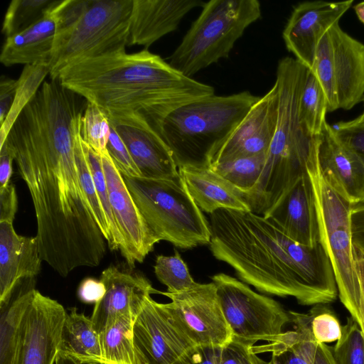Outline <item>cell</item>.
Returning a JSON list of instances; mask_svg holds the SVG:
<instances>
[{"mask_svg":"<svg viewBox=\"0 0 364 364\" xmlns=\"http://www.w3.org/2000/svg\"><path fill=\"white\" fill-rule=\"evenodd\" d=\"M75 134L63 122L41 119L10 133L4 142L31 195L41 257L62 277L98 266L106 252L80 183Z\"/></svg>","mask_w":364,"mask_h":364,"instance_id":"cell-1","label":"cell"},{"mask_svg":"<svg viewBox=\"0 0 364 364\" xmlns=\"http://www.w3.org/2000/svg\"><path fill=\"white\" fill-rule=\"evenodd\" d=\"M210 248L239 279L262 293L292 296L304 306L328 304L338 296L323 245H301L263 215L219 209L210 214Z\"/></svg>","mask_w":364,"mask_h":364,"instance_id":"cell-2","label":"cell"},{"mask_svg":"<svg viewBox=\"0 0 364 364\" xmlns=\"http://www.w3.org/2000/svg\"><path fill=\"white\" fill-rule=\"evenodd\" d=\"M54 79L107 116L136 114L155 131L173 110L215 95L213 87L185 76L145 48L74 61Z\"/></svg>","mask_w":364,"mask_h":364,"instance_id":"cell-3","label":"cell"},{"mask_svg":"<svg viewBox=\"0 0 364 364\" xmlns=\"http://www.w3.org/2000/svg\"><path fill=\"white\" fill-rule=\"evenodd\" d=\"M309 69L285 57L277 65L276 131L257 183L244 197L251 211L263 215L308 169L318 162L320 135L309 133L299 120L301 95Z\"/></svg>","mask_w":364,"mask_h":364,"instance_id":"cell-4","label":"cell"},{"mask_svg":"<svg viewBox=\"0 0 364 364\" xmlns=\"http://www.w3.org/2000/svg\"><path fill=\"white\" fill-rule=\"evenodd\" d=\"M259 98L248 91L203 97L171 112L156 132L170 149L178 168L208 166L210 155Z\"/></svg>","mask_w":364,"mask_h":364,"instance_id":"cell-5","label":"cell"},{"mask_svg":"<svg viewBox=\"0 0 364 364\" xmlns=\"http://www.w3.org/2000/svg\"><path fill=\"white\" fill-rule=\"evenodd\" d=\"M124 183L153 236L175 247L191 249L209 244V222L180 176L150 179L123 176Z\"/></svg>","mask_w":364,"mask_h":364,"instance_id":"cell-6","label":"cell"},{"mask_svg":"<svg viewBox=\"0 0 364 364\" xmlns=\"http://www.w3.org/2000/svg\"><path fill=\"white\" fill-rule=\"evenodd\" d=\"M169 58V64L191 77L229 56L245 30L261 16L257 0H211Z\"/></svg>","mask_w":364,"mask_h":364,"instance_id":"cell-7","label":"cell"},{"mask_svg":"<svg viewBox=\"0 0 364 364\" xmlns=\"http://www.w3.org/2000/svg\"><path fill=\"white\" fill-rule=\"evenodd\" d=\"M133 0H87L78 17L56 34L51 79L65 65L125 50Z\"/></svg>","mask_w":364,"mask_h":364,"instance_id":"cell-8","label":"cell"},{"mask_svg":"<svg viewBox=\"0 0 364 364\" xmlns=\"http://www.w3.org/2000/svg\"><path fill=\"white\" fill-rule=\"evenodd\" d=\"M211 279L232 340L251 346L258 341L274 342L291 323L289 311L279 302L256 293L245 282L224 273Z\"/></svg>","mask_w":364,"mask_h":364,"instance_id":"cell-9","label":"cell"},{"mask_svg":"<svg viewBox=\"0 0 364 364\" xmlns=\"http://www.w3.org/2000/svg\"><path fill=\"white\" fill-rule=\"evenodd\" d=\"M308 173L316 196L321 243L331 261L342 301L355 296L360 289L353 255L352 205L326 182L318 162L311 166Z\"/></svg>","mask_w":364,"mask_h":364,"instance_id":"cell-10","label":"cell"},{"mask_svg":"<svg viewBox=\"0 0 364 364\" xmlns=\"http://www.w3.org/2000/svg\"><path fill=\"white\" fill-rule=\"evenodd\" d=\"M161 294L171 299L166 304L178 326L196 345L224 347L232 339L224 316L216 286L196 283L177 293Z\"/></svg>","mask_w":364,"mask_h":364,"instance_id":"cell-11","label":"cell"},{"mask_svg":"<svg viewBox=\"0 0 364 364\" xmlns=\"http://www.w3.org/2000/svg\"><path fill=\"white\" fill-rule=\"evenodd\" d=\"M66 314L58 301L34 289L19 327L11 364H55Z\"/></svg>","mask_w":364,"mask_h":364,"instance_id":"cell-12","label":"cell"},{"mask_svg":"<svg viewBox=\"0 0 364 364\" xmlns=\"http://www.w3.org/2000/svg\"><path fill=\"white\" fill-rule=\"evenodd\" d=\"M136 364H173L196 346L176 323L166 304L151 296L133 325Z\"/></svg>","mask_w":364,"mask_h":364,"instance_id":"cell-13","label":"cell"},{"mask_svg":"<svg viewBox=\"0 0 364 364\" xmlns=\"http://www.w3.org/2000/svg\"><path fill=\"white\" fill-rule=\"evenodd\" d=\"M112 211L123 240L121 255L130 267L141 263L158 242L107 151L100 154Z\"/></svg>","mask_w":364,"mask_h":364,"instance_id":"cell-14","label":"cell"},{"mask_svg":"<svg viewBox=\"0 0 364 364\" xmlns=\"http://www.w3.org/2000/svg\"><path fill=\"white\" fill-rule=\"evenodd\" d=\"M277 119L278 92L274 83L210 155L208 166L237 158L267 154L276 131Z\"/></svg>","mask_w":364,"mask_h":364,"instance_id":"cell-15","label":"cell"},{"mask_svg":"<svg viewBox=\"0 0 364 364\" xmlns=\"http://www.w3.org/2000/svg\"><path fill=\"white\" fill-rule=\"evenodd\" d=\"M353 0L305 1L296 5L283 31L288 50L299 62L314 70L316 50L323 36L350 9Z\"/></svg>","mask_w":364,"mask_h":364,"instance_id":"cell-16","label":"cell"},{"mask_svg":"<svg viewBox=\"0 0 364 364\" xmlns=\"http://www.w3.org/2000/svg\"><path fill=\"white\" fill-rule=\"evenodd\" d=\"M107 117L129 150L141 178L174 179L180 176L170 149L143 118L133 114Z\"/></svg>","mask_w":364,"mask_h":364,"instance_id":"cell-17","label":"cell"},{"mask_svg":"<svg viewBox=\"0 0 364 364\" xmlns=\"http://www.w3.org/2000/svg\"><path fill=\"white\" fill-rule=\"evenodd\" d=\"M263 216L301 245L314 247L321 242L316 196L309 173L289 188Z\"/></svg>","mask_w":364,"mask_h":364,"instance_id":"cell-18","label":"cell"},{"mask_svg":"<svg viewBox=\"0 0 364 364\" xmlns=\"http://www.w3.org/2000/svg\"><path fill=\"white\" fill-rule=\"evenodd\" d=\"M106 288L103 298L95 304L91 320L100 334L117 316H132L134 320L146 298L158 293L143 274L111 265L101 274Z\"/></svg>","mask_w":364,"mask_h":364,"instance_id":"cell-19","label":"cell"},{"mask_svg":"<svg viewBox=\"0 0 364 364\" xmlns=\"http://www.w3.org/2000/svg\"><path fill=\"white\" fill-rule=\"evenodd\" d=\"M318 164L326 182L352 205L364 200V164L340 143L327 122L320 134Z\"/></svg>","mask_w":364,"mask_h":364,"instance_id":"cell-20","label":"cell"},{"mask_svg":"<svg viewBox=\"0 0 364 364\" xmlns=\"http://www.w3.org/2000/svg\"><path fill=\"white\" fill-rule=\"evenodd\" d=\"M204 4L199 0H133L127 46L147 49L175 31L189 11Z\"/></svg>","mask_w":364,"mask_h":364,"instance_id":"cell-21","label":"cell"},{"mask_svg":"<svg viewBox=\"0 0 364 364\" xmlns=\"http://www.w3.org/2000/svg\"><path fill=\"white\" fill-rule=\"evenodd\" d=\"M38 238L18 235L13 223L0 222V305L7 302L22 279L41 269Z\"/></svg>","mask_w":364,"mask_h":364,"instance_id":"cell-22","label":"cell"},{"mask_svg":"<svg viewBox=\"0 0 364 364\" xmlns=\"http://www.w3.org/2000/svg\"><path fill=\"white\" fill-rule=\"evenodd\" d=\"M328 31L338 107L349 110L364 97V44L345 32L338 23Z\"/></svg>","mask_w":364,"mask_h":364,"instance_id":"cell-23","label":"cell"},{"mask_svg":"<svg viewBox=\"0 0 364 364\" xmlns=\"http://www.w3.org/2000/svg\"><path fill=\"white\" fill-rule=\"evenodd\" d=\"M54 6L28 28L6 38L0 55L4 65L46 64L49 66L58 28Z\"/></svg>","mask_w":364,"mask_h":364,"instance_id":"cell-24","label":"cell"},{"mask_svg":"<svg viewBox=\"0 0 364 364\" xmlns=\"http://www.w3.org/2000/svg\"><path fill=\"white\" fill-rule=\"evenodd\" d=\"M178 172L195 203L209 215L219 209L251 211L243 193L210 167L186 166Z\"/></svg>","mask_w":364,"mask_h":364,"instance_id":"cell-25","label":"cell"},{"mask_svg":"<svg viewBox=\"0 0 364 364\" xmlns=\"http://www.w3.org/2000/svg\"><path fill=\"white\" fill-rule=\"evenodd\" d=\"M294 330L283 332L274 342L252 346L256 354L272 353L274 364H312L317 343L311 328V314L288 311Z\"/></svg>","mask_w":364,"mask_h":364,"instance_id":"cell-26","label":"cell"},{"mask_svg":"<svg viewBox=\"0 0 364 364\" xmlns=\"http://www.w3.org/2000/svg\"><path fill=\"white\" fill-rule=\"evenodd\" d=\"M59 353L71 357L81 364H102L100 335L91 318L75 308L67 313L61 333Z\"/></svg>","mask_w":364,"mask_h":364,"instance_id":"cell-27","label":"cell"},{"mask_svg":"<svg viewBox=\"0 0 364 364\" xmlns=\"http://www.w3.org/2000/svg\"><path fill=\"white\" fill-rule=\"evenodd\" d=\"M134 318L121 315L114 318L99 334L102 364H136L133 339Z\"/></svg>","mask_w":364,"mask_h":364,"instance_id":"cell-28","label":"cell"},{"mask_svg":"<svg viewBox=\"0 0 364 364\" xmlns=\"http://www.w3.org/2000/svg\"><path fill=\"white\" fill-rule=\"evenodd\" d=\"M34 288L21 291L0 305V364H11L19 327Z\"/></svg>","mask_w":364,"mask_h":364,"instance_id":"cell-29","label":"cell"},{"mask_svg":"<svg viewBox=\"0 0 364 364\" xmlns=\"http://www.w3.org/2000/svg\"><path fill=\"white\" fill-rule=\"evenodd\" d=\"M328 102L314 72L309 70L299 102V120L306 131L319 136L326 123Z\"/></svg>","mask_w":364,"mask_h":364,"instance_id":"cell-30","label":"cell"},{"mask_svg":"<svg viewBox=\"0 0 364 364\" xmlns=\"http://www.w3.org/2000/svg\"><path fill=\"white\" fill-rule=\"evenodd\" d=\"M48 65H25L19 78L15 98L11 110L0 129V147L23 109L32 100L41 86V82L49 74Z\"/></svg>","mask_w":364,"mask_h":364,"instance_id":"cell-31","label":"cell"},{"mask_svg":"<svg viewBox=\"0 0 364 364\" xmlns=\"http://www.w3.org/2000/svg\"><path fill=\"white\" fill-rule=\"evenodd\" d=\"M266 156L267 154H261L237 158L210 168L245 193L257 183L264 166Z\"/></svg>","mask_w":364,"mask_h":364,"instance_id":"cell-32","label":"cell"},{"mask_svg":"<svg viewBox=\"0 0 364 364\" xmlns=\"http://www.w3.org/2000/svg\"><path fill=\"white\" fill-rule=\"evenodd\" d=\"M58 0H13L4 16L2 33L6 38L28 28L39 21Z\"/></svg>","mask_w":364,"mask_h":364,"instance_id":"cell-33","label":"cell"},{"mask_svg":"<svg viewBox=\"0 0 364 364\" xmlns=\"http://www.w3.org/2000/svg\"><path fill=\"white\" fill-rule=\"evenodd\" d=\"M75 155L82 190L91 208L96 223L105 240L108 242L109 240V230L107 219L99 198L83 146L81 136V124L75 134Z\"/></svg>","mask_w":364,"mask_h":364,"instance_id":"cell-34","label":"cell"},{"mask_svg":"<svg viewBox=\"0 0 364 364\" xmlns=\"http://www.w3.org/2000/svg\"><path fill=\"white\" fill-rule=\"evenodd\" d=\"M82 144L97 192L107 219L109 230V240L107 242L109 247L111 250L120 251L122 248L123 240L112 211L101 156L83 140Z\"/></svg>","mask_w":364,"mask_h":364,"instance_id":"cell-35","label":"cell"},{"mask_svg":"<svg viewBox=\"0 0 364 364\" xmlns=\"http://www.w3.org/2000/svg\"><path fill=\"white\" fill-rule=\"evenodd\" d=\"M154 269L156 278L167 287V292L169 293L184 291L197 283L176 250L173 256H157Z\"/></svg>","mask_w":364,"mask_h":364,"instance_id":"cell-36","label":"cell"},{"mask_svg":"<svg viewBox=\"0 0 364 364\" xmlns=\"http://www.w3.org/2000/svg\"><path fill=\"white\" fill-rule=\"evenodd\" d=\"M111 125L106 113L97 105L87 102L81 119L82 140L97 154L107 151Z\"/></svg>","mask_w":364,"mask_h":364,"instance_id":"cell-37","label":"cell"},{"mask_svg":"<svg viewBox=\"0 0 364 364\" xmlns=\"http://www.w3.org/2000/svg\"><path fill=\"white\" fill-rule=\"evenodd\" d=\"M312 71L316 73L326 95L328 112L339 109L333 69V48L328 31L323 36L318 43Z\"/></svg>","mask_w":364,"mask_h":364,"instance_id":"cell-38","label":"cell"},{"mask_svg":"<svg viewBox=\"0 0 364 364\" xmlns=\"http://www.w3.org/2000/svg\"><path fill=\"white\" fill-rule=\"evenodd\" d=\"M336 364H364V336L350 316L342 326L340 338L332 347Z\"/></svg>","mask_w":364,"mask_h":364,"instance_id":"cell-39","label":"cell"},{"mask_svg":"<svg viewBox=\"0 0 364 364\" xmlns=\"http://www.w3.org/2000/svg\"><path fill=\"white\" fill-rule=\"evenodd\" d=\"M326 305H314L309 310L311 332L317 343H333L341 336L342 326L336 314Z\"/></svg>","mask_w":364,"mask_h":364,"instance_id":"cell-40","label":"cell"},{"mask_svg":"<svg viewBox=\"0 0 364 364\" xmlns=\"http://www.w3.org/2000/svg\"><path fill=\"white\" fill-rule=\"evenodd\" d=\"M107 151L122 175L129 177H141L129 150L112 125Z\"/></svg>","mask_w":364,"mask_h":364,"instance_id":"cell-41","label":"cell"},{"mask_svg":"<svg viewBox=\"0 0 364 364\" xmlns=\"http://www.w3.org/2000/svg\"><path fill=\"white\" fill-rule=\"evenodd\" d=\"M333 128L340 143L364 164V122H340Z\"/></svg>","mask_w":364,"mask_h":364,"instance_id":"cell-42","label":"cell"},{"mask_svg":"<svg viewBox=\"0 0 364 364\" xmlns=\"http://www.w3.org/2000/svg\"><path fill=\"white\" fill-rule=\"evenodd\" d=\"M353 255L360 290L357 295L341 303L356 321L364 336V251L353 245Z\"/></svg>","mask_w":364,"mask_h":364,"instance_id":"cell-43","label":"cell"},{"mask_svg":"<svg viewBox=\"0 0 364 364\" xmlns=\"http://www.w3.org/2000/svg\"><path fill=\"white\" fill-rule=\"evenodd\" d=\"M253 346L232 340L223 347L220 364H274L266 361L253 352Z\"/></svg>","mask_w":364,"mask_h":364,"instance_id":"cell-44","label":"cell"},{"mask_svg":"<svg viewBox=\"0 0 364 364\" xmlns=\"http://www.w3.org/2000/svg\"><path fill=\"white\" fill-rule=\"evenodd\" d=\"M223 347L196 345L173 364H220Z\"/></svg>","mask_w":364,"mask_h":364,"instance_id":"cell-45","label":"cell"},{"mask_svg":"<svg viewBox=\"0 0 364 364\" xmlns=\"http://www.w3.org/2000/svg\"><path fill=\"white\" fill-rule=\"evenodd\" d=\"M18 209L15 186L9 183L0 190V222L13 223Z\"/></svg>","mask_w":364,"mask_h":364,"instance_id":"cell-46","label":"cell"},{"mask_svg":"<svg viewBox=\"0 0 364 364\" xmlns=\"http://www.w3.org/2000/svg\"><path fill=\"white\" fill-rule=\"evenodd\" d=\"M18 80L1 76L0 81V125L7 117L12 107L16 90Z\"/></svg>","mask_w":364,"mask_h":364,"instance_id":"cell-47","label":"cell"},{"mask_svg":"<svg viewBox=\"0 0 364 364\" xmlns=\"http://www.w3.org/2000/svg\"><path fill=\"white\" fill-rule=\"evenodd\" d=\"M105 292V286L100 279L86 278L80 283L77 295L81 301L96 304L103 298Z\"/></svg>","mask_w":364,"mask_h":364,"instance_id":"cell-48","label":"cell"},{"mask_svg":"<svg viewBox=\"0 0 364 364\" xmlns=\"http://www.w3.org/2000/svg\"><path fill=\"white\" fill-rule=\"evenodd\" d=\"M14 161V158L11 149L4 144L0 147V190L10 183Z\"/></svg>","mask_w":364,"mask_h":364,"instance_id":"cell-49","label":"cell"},{"mask_svg":"<svg viewBox=\"0 0 364 364\" xmlns=\"http://www.w3.org/2000/svg\"><path fill=\"white\" fill-rule=\"evenodd\" d=\"M350 220L353 245L364 251V208L352 210Z\"/></svg>","mask_w":364,"mask_h":364,"instance_id":"cell-50","label":"cell"},{"mask_svg":"<svg viewBox=\"0 0 364 364\" xmlns=\"http://www.w3.org/2000/svg\"><path fill=\"white\" fill-rule=\"evenodd\" d=\"M312 364H336L332 353V347L326 343H317Z\"/></svg>","mask_w":364,"mask_h":364,"instance_id":"cell-51","label":"cell"},{"mask_svg":"<svg viewBox=\"0 0 364 364\" xmlns=\"http://www.w3.org/2000/svg\"><path fill=\"white\" fill-rule=\"evenodd\" d=\"M55 364H81L71 357L59 353L57 356Z\"/></svg>","mask_w":364,"mask_h":364,"instance_id":"cell-52","label":"cell"},{"mask_svg":"<svg viewBox=\"0 0 364 364\" xmlns=\"http://www.w3.org/2000/svg\"><path fill=\"white\" fill-rule=\"evenodd\" d=\"M353 9L358 19L364 24V1L355 5Z\"/></svg>","mask_w":364,"mask_h":364,"instance_id":"cell-53","label":"cell"},{"mask_svg":"<svg viewBox=\"0 0 364 364\" xmlns=\"http://www.w3.org/2000/svg\"><path fill=\"white\" fill-rule=\"evenodd\" d=\"M364 208V200L352 205V210Z\"/></svg>","mask_w":364,"mask_h":364,"instance_id":"cell-54","label":"cell"}]
</instances>
